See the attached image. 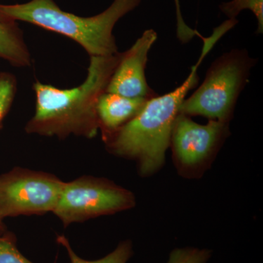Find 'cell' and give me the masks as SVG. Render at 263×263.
<instances>
[{"label": "cell", "mask_w": 263, "mask_h": 263, "mask_svg": "<svg viewBox=\"0 0 263 263\" xmlns=\"http://www.w3.org/2000/svg\"><path fill=\"white\" fill-rule=\"evenodd\" d=\"M122 53L108 57H90L86 80L72 89L35 81V111L26 124L28 134L65 139L70 136L93 138L100 125L97 105L107 86Z\"/></svg>", "instance_id": "cell-1"}, {"label": "cell", "mask_w": 263, "mask_h": 263, "mask_svg": "<svg viewBox=\"0 0 263 263\" xmlns=\"http://www.w3.org/2000/svg\"><path fill=\"white\" fill-rule=\"evenodd\" d=\"M202 39L201 56L181 86L167 94L149 99L130 122L103 136L107 148L114 155L138 161L143 175L153 174L163 164L180 106L189 91L197 86V69L218 41L214 34Z\"/></svg>", "instance_id": "cell-2"}, {"label": "cell", "mask_w": 263, "mask_h": 263, "mask_svg": "<svg viewBox=\"0 0 263 263\" xmlns=\"http://www.w3.org/2000/svg\"><path fill=\"white\" fill-rule=\"evenodd\" d=\"M142 0H114L102 13L82 17L64 11L53 0H31L22 4H0L1 22H24L58 33L79 43L89 57L118 52L113 31L117 22L136 9Z\"/></svg>", "instance_id": "cell-3"}, {"label": "cell", "mask_w": 263, "mask_h": 263, "mask_svg": "<svg viewBox=\"0 0 263 263\" xmlns=\"http://www.w3.org/2000/svg\"><path fill=\"white\" fill-rule=\"evenodd\" d=\"M254 65V59L245 50L224 53L211 66L201 86L183 100L179 114L229 123Z\"/></svg>", "instance_id": "cell-4"}, {"label": "cell", "mask_w": 263, "mask_h": 263, "mask_svg": "<svg viewBox=\"0 0 263 263\" xmlns=\"http://www.w3.org/2000/svg\"><path fill=\"white\" fill-rule=\"evenodd\" d=\"M135 205L136 198L129 190L103 178L84 176L65 182L53 213L66 228L126 211Z\"/></svg>", "instance_id": "cell-5"}, {"label": "cell", "mask_w": 263, "mask_h": 263, "mask_svg": "<svg viewBox=\"0 0 263 263\" xmlns=\"http://www.w3.org/2000/svg\"><path fill=\"white\" fill-rule=\"evenodd\" d=\"M65 181L43 171L15 167L0 176V219L53 212Z\"/></svg>", "instance_id": "cell-6"}, {"label": "cell", "mask_w": 263, "mask_h": 263, "mask_svg": "<svg viewBox=\"0 0 263 263\" xmlns=\"http://www.w3.org/2000/svg\"><path fill=\"white\" fill-rule=\"evenodd\" d=\"M229 123L209 120L205 125L191 117L179 114L171 135L175 158L184 168L205 163L219 148L229 134Z\"/></svg>", "instance_id": "cell-7"}, {"label": "cell", "mask_w": 263, "mask_h": 263, "mask_svg": "<svg viewBox=\"0 0 263 263\" xmlns=\"http://www.w3.org/2000/svg\"><path fill=\"white\" fill-rule=\"evenodd\" d=\"M157 39L154 29H147L127 51L122 52L107 86V92L127 98H152L157 94L147 84L146 66L151 48Z\"/></svg>", "instance_id": "cell-8"}, {"label": "cell", "mask_w": 263, "mask_h": 263, "mask_svg": "<svg viewBox=\"0 0 263 263\" xmlns=\"http://www.w3.org/2000/svg\"><path fill=\"white\" fill-rule=\"evenodd\" d=\"M148 100L143 98H127L105 91L99 98L97 105L102 136L114 133L130 122L143 110Z\"/></svg>", "instance_id": "cell-9"}, {"label": "cell", "mask_w": 263, "mask_h": 263, "mask_svg": "<svg viewBox=\"0 0 263 263\" xmlns=\"http://www.w3.org/2000/svg\"><path fill=\"white\" fill-rule=\"evenodd\" d=\"M0 60L15 67L32 65V56L23 31L16 22L0 21Z\"/></svg>", "instance_id": "cell-10"}, {"label": "cell", "mask_w": 263, "mask_h": 263, "mask_svg": "<svg viewBox=\"0 0 263 263\" xmlns=\"http://www.w3.org/2000/svg\"><path fill=\"white\" fill-rule=\"evenodd\" d=\"M57 241L67 250L70 263H127L133 253L131 242L125 240L121 242L115 250L103 258L97 260H86L76 254L65 235H57Z\"/></svg>", "instance_id": "cell-11"}, {"label": "cell", "mask_w": 263, "mask_h": 263, "mask_svg": "<svg viewBox=\"0 0 263 263\" xmlns=\"http://www.w3.org/2000/svg\"><path fill=\"white\" fill-rule=\"evenodd\" d=\"M219 9L228 19L236 18L243 10H250L257 18V34H262L263 0H231L221 3Z\"/></svg>", "instance_id": "cell-12"}, {"label": "cell", "mask_w": 263, "mask_h": 263, "mask_svg": "<svg viewBox=\"0 0 263 263\" xmlns=\"http://www.w3.org/2000/svg\"><path fill=\"white\" fill-rule=\"evenodd\" d=\"M17 92V80L13 74L0 72V127L9 113Z\"/></svg>", "instance_id": "cell-13"}, {"label": "cell", "mask_w": 263, "mask_h": 263, "mask_svg": "<svg viewBox=\"0 0 263 263\" xmlns=\"http://www.w3.org/2000/svg\"><path fill=\"white\" fill-rule=\"evenodd\" d=\"M0 263H33L17 248L15 235L8 232L0 233Z\"/></svg>", "instance_id": "cell-14"}, {"label": "cell", "mask_w": 263, "mask_h": 263, "mask_svg": "<svg viewBox=\"0 0 263 263\" xmlns=\"http://www.w3.org/2000/svg\"><path fill=\"white\" fill-rule=\"evenodd\" d=\"M211 254L208 249L192 247L176 249L170 254L167 263H206Z\"/></svg>", "instance_id": "cell-15"}, {"label": "cell", "mask_w": 263, "mask_h": 263, "mask_svg": "<svg viewBox=\"0 0 263 263\" xmlns=\"http://www.w3.org/2000/svg\"><path fill=\"white\" fill-rule=\"evenodd\" d=\"M174 2L176 5V18H177V36L180 41L183 43H187L195 36L200 37V33L195 29L190 28L187 24L185 23L181 14L179 0H174Z\"/></svg>", "instance_id": "cell-16"}, {"label": "cell", "mask_w": 263, "mask_h": 263, "mask_svg": "<svg viewBox=\"0 0 263 263\" xmlns=\"http://www.w3.org/2000/svg\"><path fill=\"white\" fill-rule=\"evenodd\" d=\"M5 232V228L4 224H3V221L0 219V233H4Z\"/></svg>", "instance_id": "cell-17"}]
</instances>
